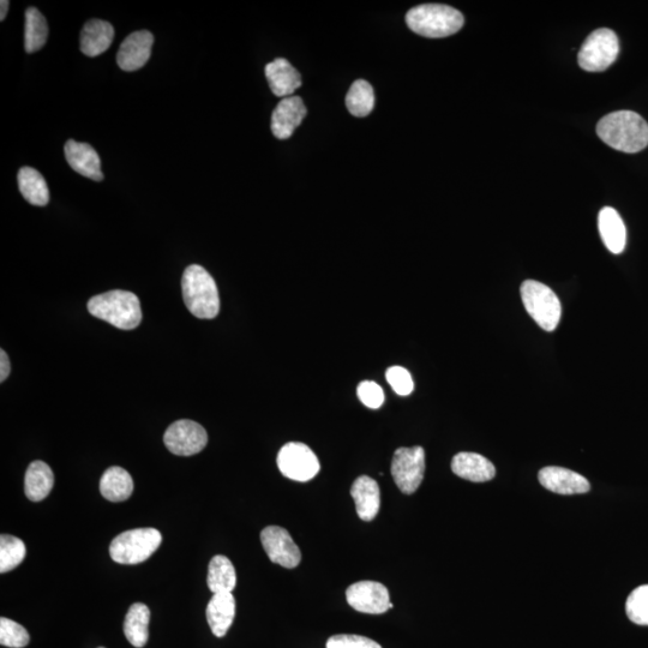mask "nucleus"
I'll return each instance as SVG.
<instances>
[{
	"label": "nucleus",
	"mask_w": 648,
	"mask_h": 648,
	"mask_svg": "<svg viewBox=\"0 0 648 648\" xmlns=\"http://www.w3.org/2000/svg\"><path fill=\"white\" fill-rule=\"evenodd\" d=\"M597 135L623 153H639L648 146V124L633 111H617L599 120Z\"/></svg>",
	"instance_id": "f257e3e1"
},
{
	"label": "nucleus",
	"mask_w": 648,
	"mask_h": 648,
	"mask_svg": "<svg viewBox=\"0 0 648 648\" xmlns=\"http://www.w3.org/2000/svg\"><path fill=\"white\" fill-rule=\"evenodd\" d=\"M183 298L192 315L210 320L219 315L218 286L206 269L198 264L185 269L182 279Z\"/></svg>",
	"instance_id": "f03ea898"
},
{
	"label": "nucleus",
	"mask_w": 648,
	"mask_h": 648,
	"mask_svg": "<svg viewBox=\"0 0 648 648\" xmlns=\"http://www.w3.org/2000/svg\"><path fill=\"white\" fill-rule=\"evenodd\" d=\"M464 16L452 6L423 4L407 12L406 23L412 32L425 38H447L464 26Z\"/></svg>",
	"instance_id": "7ed1b4c3"
},
{
	"label": "nucleus",
	"mask_w": 648,
	"mask_h": 648,
	"mask_svg": "<svg viewBox=\"0 0 648 648\" xmlns=\"http://www.w3.org/2000/svg\"><path fill=\"white\" fill-rule=\"evenodd\" d=\"M88 310L93 316L119 329H135L142 321L140 299L128 291L98 294L89 300Z\"/></svg>",
	"instance_id": "20e7f679"
},
{
	"label": "nucleus",
	"mask_w": 648,
	"mask_h": 648,
	"mask_svg": "<svg viewBox=\"0 0 648 648\" xmlns=\"http://www.w3.org/2000/svg\"><path fill=\"white\" fill-rule=\"evenodd\" d=\"M520 292L527 314L540 328L554 332L562 315L561 302L556 293L549 286L534 280L522 282Z\"/></svg>",
	"instance_id": "39448f33"
},
{
	"label": "nucleus",
	"mask_w": 648,
	"mask_h": 648,
	"mask_svg": "<svg viewBox=\"0 0 648 648\" xmlns=\"http://www.w3.org/2000/svg\"><path fill=\"white\" fill-rule=\"evenodd\" d=\"M162 542L161 533L155 528H137L120 533L110 545V555L120 564H138L147 561Z\"/></svg>",
	"instance_id": "423d86ee"
},
{
	"label": "nucleus",
	"mask_w": 648,
	"mask_h": 648,
	"mask_svg": "<svg viewBox=\"0 0 648 648\" xmlns=\"http://www.w3.org/2000/svg\"><path fill=\"white\" fill-rule=\"evenodd\" d=\"M620 53V41L611 29L594 30L585 40L578 54L581 69L588 72L604 71L615 62Z\"/></svg>",
	"instance_id": "0eeeda50"
},
{
	"label": "nucleus",
	"mask_w": 648,
	"mask_h": 648,
	"mask_svg": "<svg viewBox=\"0 0 648 648\" xmlns=\"http://www.w3.org/2000/svg\"><path fill=\"white\" fill-rule=\"evenodd\" d=\"M425 472V452L422 447L399 448L392 461L396 486L406 495H412L422 484Z\"/></svg>",
	"instance_id": "6e6552de"
},
{
	"label": "nucleus",
	"mask_w": 648,
	"mask_h": 648,
	"mask_svg": "<svg viewBox=\"0 0 648 648\" xmlns=\"http://www.w3.org/2000/svg\"><path fill=\"white\" fill-rule=\"evenodd\" d=\"M278 467L287 478L296 482H309L320 472V461L306 444L290 442L279 452Z\"/></svg>",
	"instance_id": "1a4fd4ad"
},
{
	"label": "nucleus",
	"mask_w": 648,
	"mask_h": 648,
	"mask_svg": "<svg viewBox=\"0 0 648 648\" xmlns=\"http://www.w3.org/2000/svg\"><path fill=\"white\" fill-rule=\"evenodd\" d=\"M164 442L174 455L191 456L206 448L208 435L201 424L183 419L173 423L166 430Z\"/></svg>",
	"instance_id": "9d476101"
},
{
	"label": "nucleus",
	"mask_w": 648,
	"mask_h": 648,
	"mask_svg": "<svg viewBox=\"0 0 648 648\" xmlns=\"http://www.w3.org/2000/svg\"><path fill=\"white\" fill-rule=\"evenodd\" d=\"M347 603L363 614L381 615L390 609V594L387 587L376 581H359L346 591Z\"/></svg>",
	"instance_id": "9b49d317"
},
{
	"label": "nucleus",
	"mask_w": 648,
	"mask_h": 648,
	"mask_svg": "<svg viewBox=\"0 0 648 648\" xmlns=\"http://www.w3.org/2000/svg\"><path fill=\"white\" fill-rule=\"evenodd\" d=\"M261 542L269 560L281 567L296 568L302 561V552L285 528L280 526L264 528L261 533Z\"/></svg>",
	"instance_id": "f8f14e48"
},
{
	"label": "nucleus",
	"mask_w": 648,
	"mask_h": 648,
	"mask_svg": "<svg viewBox=\"0 0 648 648\" xmlns=\"http://www.w3.org/2000/svg\"><path fill=\"white\" fill-rule=\"evenodd\" d=\"M539 482L546 490L558 495H579L590 491V482L581 474L568 468L544 467L538 474Z\"/></svg>",
	"instance_id": "ddd939ff"
},
{
	"label": "nucleus",
	"mask_w": 648,
	"mask_h": 648,
	"mask_svg": "<svg viewBox=\"0 0 648 648\" xmlns=\"http://www.w3.org/2000/svg\"><path fill=\"white\" fill-rule=\"evenodd\" d=\"M154 36L147 30L132 33L123 41L117 54V63L120 69L128 72L140 70L147 64L152 47Z\"/></svg>",
	"instance_id": "4468645a"
},
{
	"label": "nucleus",
	"mask_w": 648,
	"mask_h": 648,
	"mask_svg": "<svg viewBox=\"0 0 648 648\" xmlns=\"http://www.w3.org/2000/svg\"><path fill=\"white\" fill-rule=\"evenodd\" d=\"M306 116V107L299 96L282 99L272 116V132L279 140H287L293 135Z\"/></svg>",
	"instance_id": "2eb2a0df"
},
{
	"label": "nucleus",
	"mask_w": 648,
	"mask_h": 648,
	"mask_svg": "<svg viewBox=\"0 0 648 648\" xmlns=\"http://www.w3.org/2000/svg\"><path fill=\"white\" fill-rule=\"evenodd\" d=\"M65 156L72 170L80 173L81 176L95 180V182H101L104 179L99 154L90 144L70 140L65 144Z\"/></svg>",
	"instance_id": "dca6fc26"
},
{
	"label": "nucleus",
	"mask_w": 648,
	"mask_h": 648,
	"mask_svg": "<svg viewBox=\"0 0 648 648\" xmlns=\"http://www.w3.org/2000/svg\"><path fill=\"white\" fill-rule=\"evenodd\" d=\"M351 496L360 519L371 521L376 518L381 508V490L375 479L362 476L354 480Z\"/></svg>",
	"instance_id": "f3484780"
},
{
	"label": "nucleus",
	"mask_w": 648,
	"mask_h": 648,
	"mask_svg": "<svg viewBox=\"0 0 648 648\" xmlns=\"http://www.w3.org/2000/svg\"><path fill=\"white\" fill-rule=\"evenodd\" d=\"M266 77L273 94L279 98H290L302 86L299 72L284 58L275 59L266 66Z\"/></svg>",
	"instance_id": "a211bd4d"
},
{
	"label": "nucleus",
	"mask_w": 648,
	"mask_h": 648,
	"mask_svg": "<svg viewBox=\"0 0 648 648\" xmlns=\"http://www.w3.org/2000/svg\"><path fill=\"white\" fill-rule=\"evenodd\" d=\"M456 476L474 483L489 482L494 479L496 468L492 462L477 453H459L452 461Z\"/></svg>",
	"instance_id": "6ab92c4d"
},
{
	"label": "nucleus",
	"mask_w": 648,
	"mask_h": 648,
	"mask_svg": "<svg viewBox=\"0 0 648 648\" xmlns=\"http://www.w3.org/2000/svg\"><path fill=\"white\" fill-rule=\"evenodd\" d=\"M598 228L606 249L615 255L622 254L626 248L627 231L617 210L611 207L600 210Z\"/></svg>",
	"instance_id": "aec40b11"
},
{
	"label": "nucleus",
	"mask_w": 648,
	"mask_h": 648,
	"mask_svg": "<svg viewBox=\"0 0 648 648\" xmlns=\"http://www.w3.org/2000/svg\"><path fill=\"white\" fill-rule=\"evenodd\" d=\"M207 621L215 636L222 638L236 617V599L232 593H216L207 606Z\"/></svg>",
	"instance_id": "412c9836"
},
{
	"label": "nucleus",
	"mask_w": 648,
	"mask_h": 648,
	"mask_svg": "<svg viewBox=\"0 0 648 648\" xmlns=\"http://www.w3.org/2000/svg\"><path fill=\"white\" fill-rule=\"evenodd\" d=\"M113 39L114 28L111 23L90 20L81 32V51L88 57H98L110 48Z\"/></svg>",
	"instance_id": "4be33fe9"
},
{
	"label": "nucleus",
	"mask_w": 648,
	"mask_h": 648,
	"mask_svg": "<svg viewBox=\"0 0 648 648\" xmlns=\"http://www.w3.org/2000/svg\"><path fill=\"white\" fill-rule=\"evenodd\" d=\"M134 491V480L124 468L113 466L102 474L100 492L106 500L122 502L128 500Z\"/></svg>",
	"instance_id": "5701e85b"
},
{
	"label": "nucleus",
	"mask_w": 648,
	"mask_h": 648,
	"mask_svg": "<svg viewBox=\"0 0 648 648\" xmlns=\"http://www.w3.org/2000/svg\"><path fill=\"white\" fill-rule=\"evenodd\" d=\"M54 485V474L44 461H34L29 465L24 490L30 501L40 502L50 495Z\"/></svg>",
	"instance_id": "b1692460"
},
{
	"label": "nucleus",
	"mask_w": 648,
	"mask_h": 648,
	"mask_svg": "<svg viewBox=\"0 0 648 648\" xmlns=\"http://www.w3.org/2000/svg\"><path fill=\"white\" fill-rule=\"evenodd\" d=\"M150 610L146 604L130 606L124 621V634L132 646H146L149 639Z\"/></svg>",
	"instance_id": "393cba45"
},
{
	"label": "nucleus",
	"mask_w": 648,
	"mask_h": 648,
	"mask_svg": "<svg viewBox=\"0 0 648 648\" xmlns=\"http://www.w3.org/2000/svg\"><path fill=\"white\" fill-rule=\"evenodd\" d=\"M17 180L22 196L33 206L45 207L50 201L46 180L34 168L22 167Z\"/></svg>",
	"instance_id": "a878e982"
},
{
	"label": "nucleus",
	"mask_w": 648,
	"mask_h": 648,
	"mask_svg": "<svg viewBox=\"0 0 648 648\" xmlns=\"http://www.w3.org/2000/svg\"><path fill=\"white\" fill-rule=\"evenodd\" d=\"M208 587L214 594L232 593L237 585V573L226 556L216 555L209 563Z\"/></svg>",
	"instance_id": "bb28decb"
},
{
	"label": "nucleus",
	"mask_w": 648,
	"mask_h": 648,
	"mask_svg": "<svg viewBox=\"0 0 648 648\" xmlns=\"http://www.w3.org/2000/svg\"><path fill=\"white\" fill-rule=\"evenodd\" d=\"M48 26L44 15L36 8L26 11V30H24V48L27 53H34L45 46Z\"/></svg>",
	"instance_id": "cd10ccee"
},
{
	"label": "nucleus",
	"mask_w": 648,
	"mask_h": 648,
	"mask_svg": "<svg viewBox=\"0 0 648 648\" xmlns=\"http://www.w3.org/2000/svg\"><path fill=\"white\" fill-rule=\"evenodd\" d=\"M346 106L354 117L369 116L375 106L374 89L364 80L354 82L348 90Z\"/></svg>",
	"instance_id": "c85d7f7f"
},
{
	"label": "nucleus",
	"mask_w": 648,
	"mask_h": 648,
	"mask_svg": "<svg viewBox=\"0 0 648 648\" xmlns=\"http://www.w3.org/2000/svg\"><path fill=\"white\" fill-rule=\"evenodd\" d=\"M26 545L20 538L3 534L0 537V573L11 572L26 558Z\"/></svg>",
	"instance_id": "c756f323"
},
{
	"label": "nucleus",
	"mask_w": 648,
	"mask_h": 648,
	"mask_svg": "<svg viewBox=\"0 0 648 648\" xmlns=\"http://www.w3.org/2000/svg\"><path fill=\"white\" fill-rule=\"evenodd\" d=\"M627 616L639 626H648V585H642L629 594L626 603Z\"/></svg>",
	"instance_id": "7c9ffc66"
},
{
	"label": "nucleus",
	"mask_w": 648,
	"mask_h": 648,
	"mask_svg": "<svg viewBox=\"0 0 648 648\" xmlns=\"http://www.w3.org/2000/svg\"><path fill=\"white\" fill-rule=\"evenodd\" d=\"M27 629L9 618H0V644L11 648H23L29 644Z\"/></svg>",
	"instance_id": "2f4dec72"
},
{
	"label": "nucleus",
	"mask_w": 648,
	"mask_h": 648,
	"mask_svg": "<svg viewBox=\"0 0 648 648\" xmlns=\"http://www.w3.org/2000/svg\"><path fill=\"white\" fill-rule=\"evenodd\" d=\"M386 377L396 394L407 396L413 392L414 383L410 371L402 368V366L389 368Z\"/></svg>",
	"instance_id": "473e14b6"
},
{
	"label": "nucleus",
	"mask_w": 648,
	"mask_h": 648,
	"mask_svg": "<svg viewBox=\"0 0 648 648\" xmlns=\"http://www.w3.org/2000/svg\"><path fill=\"white\" fill-rule=\"evenodd\" d=\"M327 648H382L376 641L353 634L334 635L327 641Z\"/></svg>",
	"instance_id": "72a5a7b5"
},
{
	"label": "nucleus",
	"mask_w": 648,
	"mask_h": 648,
	"mask_svg": "<svg viewBox=\"0 0 648 648\" xmlns=\"http://www.w3.org/2000/svg\"><path fill=\"white\" fill-rule=\"evenodd\" d=\"M357 393L360 401H362L366 407L372 408V410H376V408H380L383 405V390L375 382L364 381L360 383Z\"/></svg>",
	"instance_id": "f704fd0d"
},
{
	"label": "nucleus",
	"mask_w": 648,
	"mask_h": 648,
	"mask_svg": "<svg viewBox=\"0 0 648 648\" xmlns=\"http://www.w3.org/2000/svg\"><path fill=\"white\" fill-rule=\"evenodd\" d=\"M0 366H2L0 368V382L3 383L8 378L11 370L10 359L4 350L0 351Z\"/></svg>",
	"instance_id": "c9c22d12"
},
{
	"label": "nucleus",
	"mask_w": 648,
	"mask_h": 648,
	"mask_svg": "<svg viewBox=\"0 0 648 648\" xmlns=\"http://www.w3.org/2000/svg\"><path fill=\"white\" fill-rule=\"evenodd\" d=\"M9 5L10 3L8 0H2V3H0V9H2V11H0V21H4L6 15H8Z\"/></svg>",
	"instance_id": "e433bc0d"
},
{
	"label": "nucleus",
	"mask_w": 648,
	"mask_h": 648,
	"mask_svg": "<svg viewBox=\"0 0 648 648\" xmlns=\"http://www.w3.org/2000/svg\"><path fill=\"white\" fill-rule=\"evenodd\" d=\"M99 648H105V647H99Z\"/></svg>",
	"instance_id": "4c0bfd02"
}]
</instances>
